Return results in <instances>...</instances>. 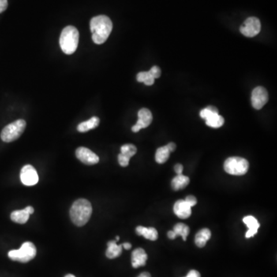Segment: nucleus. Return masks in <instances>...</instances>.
Here are the masks:
<instances>
[{
  "instance_id": "13",
  "label": "nucleus",
  "mask_w": 277,
  "mask_h": 277,
  "mask_svg": "<svg viewBox=\"0 0 277 277\" xmlns=\"http://www.w3.org/2000/svg\"><path fill=\"white\" fill-rule=\"evenodd\" d=\"M192 207H189L185 200H180L176 202L173 207L174 214L180 219H187L192 214Z\"/></svg>"
},
{
  "instance_id": "32",
  "label": "nucleus",
  "mask_w": 277,
  "mask_h": 277,
  "mask_svg": "<svg viewBox=\"0 0 277 277\" xmlns=\"http://www.w3.org/2000/svg\"><path fill=\"white\" fill-rule=\"evenodd\" d=\"M167 236L170 240H175L177 238V236H176L175 233L173 231L168 232Z\"/></svg>"
},
{
  "instance_id": "26",
  "label": "nucleus",
  "mask_w": 277,
  "mask_h": 277,
  "mask_svg": "<svg viewBox=\"0 0 277 277\" xmlns=\"http://www.w3.org/2000/svg\"><path fill=\"white\" fill-rule=\"evenodd\" d=\"M150 74L152 75L154 79H156V78H159L161 76V69H159V66H154V67L151 68L150 71Z\"/></svg>"
},
{
  "instance_id": "36",
  "label": "nucleus",
  "mask_w": 277,
  "mask_h": 277,
  "mask_svg": "<svg viewBox=\"0 0 277 277\" xmlns=\"http://www.w3.org/2000/svg\"><path fill=\"white\" fill-rule=\"evenodd\" d=\"M119 240H120V237H117V238H116V241L118 242Z\"/></svg>"
},
{
  "instance_id": "28",
  "label": "nucleus",
  "mask_w": 277,
  "mask_h": 277,
  "mask_svg": "<svg viewBox=\"0 0 277 277\" xmlns=\"http://www.w3.org/2000/svg\"><path fill=\"white\" fill-rule=\"evenodd\" d=\"M7 0H0V13H3L5 9H7Z\"/></svg>"
},
{
  "instance_id": "4",
  "label": "nucleus",
  "mask_w": 277,
  "mask_h": 277,
  "mask_svg": "<svg viewBox=\"0 0 277 277\" xmlns=\"http://www.w3.org/2000/svg\"><path fill=\"white\" fill-rule=\"evenodd\" d=\"M36 248L31 242H26L22 245L20 249L9 251L8 256L13 261L20 263H28L35 258Z\"/></svg>"
},
{
  "instance_id": "24",
  "label": "nucleus",
  "mask_w": 277,
  "mask_h": 277,
  "mask_svg": "<svg viewBox=\"0 0 277 277\" xmlns=\"http://www.w3.org/2000/svg\"><path fill=\"white\" fill-rule=\"evenodd\" d=\"M137 81L145 83L147 86H152L155 82V79L150 74V72H140L136 76Z\"/></svg>"
},
{
  "instance_id": "30",
  "label": "nucleus",
  "mask_w": 277,
  "mask_h": 277,
  "mask_svg": "<svg viewBox=\"0 0 277 277\" xmlns=\"http://www.w3.org/2000/svg\"><path fill=\"white\" fill-rule=\"evenodd\" d=\"M200 273L196 271V270H190L189 271V274H187V276L185 277H200Z\"/></svg>"
},
{
  "instance_id": "10",
  "label": "nucleus",
  "mask_w": 277,
  "mask_h": 277,
  "mask_svg": "<svg viewBox=\"0 0 277 277\" xmlns=\"http://www.w3.org/2000/svg\"><path fill=\"white\" fill-rule=\"evenodd\" d=\"M20 179L23 185H35L39 182V176L35 168L31 165H26L22 169L20 173Z\"/></svg>"
},
{
  "instance_id": "9",
  "label": "nucleus",
  "mask_w": 277,
  "mask_h": 277,
  "mask_svg": "<svg viewBox=\"0 0 277 277\" xmlns=\"http://www.w3.org/2000/svg\"><path fill=\"white\" fill-rule=\"evenodd\" d=\"M269 100V94L266 89L262 87H257L252 90V105L256 110H260Z\"/></svg>"
},
{
  "instance_id": "11",
  "label": "nucleus",
  "mask_w": 277,
  "mask_h": 277,
  "mask_svg": "<svg viewBox=\"0 0 277 277\" xmlns=\"http://www.w3.org/2000/svg\"><path fill=\"white\" fill-rule=\"evenodd\" d=\"M153 121L152 113L146 108H143L138 113V121L132 127L133 132H137L140 129L148 127Z\"/></svg>"
},
{
  "instance_id": "6",
  "label": "nucleus",
  "mask_w": 277,
  "mask_h": 277,
  "mask_svg": "<svg viewBox=\"0 0 277 277\" xmlns=\"http://www.w3.org/2000/svg\"><path fill=\"white\" fill-rule=\"evenodd\" d=\"M249 166V162L246 159L237 156L228 158L224 162L225 171L234 176L244 175L247 173Z\"/></svg>"
},
{
  "instance_id": "25",
  "label": "nucleus",
  "mask_w": 277,
  "mask_h": 277,
  "mask_svg": "<svg viewBox=\"0 0 277 277\" xmlns=\"http://www.w3.org/2000/svg\"><path fill=\"white\" fill-rule=\"evenodd\" d=\"M137 152V149L132 144H125L121 147V155L126 159H130Z\"/></svg>"
},
{
  "instance_id": "7",
  "label": "nucleus",
  "mask_w": 277,
  "mask_h": 277,
  "mask_svg": "<svg viewBox=\"0 0 277 277\" xmlns=\"http://www.w3.org/2000/svg\"><path fill=\"white\" fill-rule=\"evenodd\" d=\"M200 117L206 120V124L212 128H219L224 124V119L219 115L218 110L214 106H208L201 110Z\"/></svg>"
},
{
  "instance_id": "14",
  "label": "nucleus",
  "mask_w": 277,
  "mask_h": 277,
  "mask_svg": "<svg viewBox=\"0 0 277 277\" xmlns=\"http://www.w3.org/2000/svg\"><path fill=\"white\" fill-rule=\"evenodd\" d=\"M34 213V209L32 207H27L24 210H16L11 214V219L13 222L20 224H24L28 221L30 214Z\"/></svg>"
},
{
  "instance_id": "15",
  "label": "nucleus",
  "mask_w": 277,
  "mask_h": 277,
  "mask_svg": "<svg viewBox=\"0 0 277 277\" xmlns=\"http://www.w3.org/2000/svg\"><path fill=\"white\" fill-rule=\"evenodd\" d=\"M147 252L142 248H138L135 249L132 253V266L133 268L143 267L147 263Z\"/></svg>"
},
{
  "instance_id": "34",
  "label": "nucleus",
  "mask_w": 277,
  "mask_h": 277,
  "mask_svg": "<svg viewBox=\"0 0 277 277\" xmlns=\"http://www.w3.org/2000/svg\"><path fill=\"white\" fill-rule=\"evenodd\" d=\"M151 277V275H150V274H149V273L144 272V273H142V274H140V275L139 276V277Z\"/></svg>"
},
{
  "instance_id": "21",
  "label": "nucleus",
  "mask_w": 277,
  "mask_h": 277,
  "mask_svg": "<svg viewBox=\"0 0 277 277\" xmlns=\"http://www.w3.org/2000/svg\"><path fill=\"white\" fill-rule=\"evenodd\" d=\"M99 124V119L96 117H92L90 120L81 123L77 126V130L80 132H86L90 129H95Z\"/></svg>"
},
{
  "instance_id": "17",
  "label": "nucleus",
  "mask_w": 277,
  "mask_h": 277,
  "mask_svg": "<svg viewBox=\"0 0 277 277\" xmlns=\"http://www.w3.org/2000/svg\"><path fill=\"white\" fill-rule=\"evenodd\" d=\"M136 232L137 235L143 236L144 238L147 239V240L155 241L158 239L157 230L154 227L147 228L143 227V226H137Z\"/></svg>"
},
{
  "instance_id": "12",
  "label": "nucleus",
  "mask_w": 277,
  "mask_h": 277,
  "mask_svg": "<svg viewBox=\"0 0 277 277\" xmlns=\"http://www.w3.org/2000/svg\"><path fill=\"white\" fill-rule=\"evenodd\" d=\"M76 157L86 165H95L99 161V156L86 147H79L76 151Z\"/></svg>"
},
{
  "instance_id": "31",
  "label": "nucleus",
  "mask_w": 277,
  "mask_h": 277,
  "mask_svg": "<svg viewBox=\"0 0 277 277\" xmlns=\"http://www.w3.org/2000/svg\"><path fill=\"white\" fill-rule=\"evenodd\" d=\"M166 147H167L168 150H170V152L172 153L176 150L177 146H176V144L174 143H170L169 144L166 145Z\"/></svg>"
},
{
  "instance_id": "1",
  "label": "nucleus",
  "mask_w": 277,
  "mask_h": 277,
  "mask_svg": "<svg viewBox=\"0 0 277 277\" xmlns=\"http://www.w3.org/2000/svg\"><path fill=\"white\" fill-rule=\"evenodd\" d=\"M90 30L92 32V39L95 44L104 43L110 36L113 30V23L106 16H98L92 18L90 21Z\"/></svg>"
},
{
  "instance_id": "19",
  "label": "nucleus",
  "mask_w": 277,
  "mask_h": 277,
  "mask_svg": "<svg viewBox=\"0 0 277 277\" xmlns=\"http://www.w3.org/2000/svg\"><path fill=\"white\" fill-rule=\"evenodd\" d=\"M211 237V232L207 228L202 229L201 230L196 233V237H195V243L198 247H204L205 245L207 244V241L210 240Z\"/></svg>"
},
{
  "instance_id": "27",
  "label": "nucleus",
  "mask_w": 277,
  "mask_h": 277,
  "mask_svg": "<svg viewBox=\"0 0 277 277\" xmlns=\"http://www.w3.org/2000/svg\"><path fill=\"white\" fill-rule=\"evenodd\" d=\"M184 200L187 203V204L190 207H194V206H196V203H197L196 198L193 196H188L187 197L185 198V200Z\"/></svg>"
},
{
  "instance_id": "8",
  "label": "nucleus",
  "mask_w": 277,
  "mask_h": 277,
  "mask_svg": "<svg viewBox=\"0 0 277 277\" xmlns=\"http://www.w3.org/2000/svg\"><path fill=\"white\" fill-rule=\"evenodd\" d=\"M261 30V23L256 17H249L246 20L241 27L240 32L246 37H254L260 33Z\"/></svg>"
},
{
  "instance_id": "20",
  "label": "nucleus",
  "mask_w": 277,
  "mask_h": 277,
  "mask_svg": "<svg viewBox=\"0 0 277 277\" xmlns=\"http://www.w3.org/2000/svg\"><path fill=\"white\" fill-rule=\"evenodd\" d=\"M189 184V177H185V176L177 175V177H174L173 180H172L171 185L172 188L173 190L177 191L180 189H184V188L186 187Z\"/></svg>"
},
{
  "instance_id": "23",
  "label": "nucleus",
  "mask_w": 277,
  "mask_h": 277,
  "mask_svg": "<svg viewBox=\"0 0 277 277\" xmlns=\"http://www.w3.org/2000/svg\"><path fill=\"white\" fill-rule=\"evenodd\" d=\"M173 232L175 233L177 237H182L184 241H185V240H186V237H188V235H189V227L186 226V225L184 224V223H177V224L174 226Z\"/></svg>"
},
{
  "instance_id": "5",
  "label": "nucleus",
  "mask_w": 277,
  "mask_h": 277,
  "mask_svg": "<svg viewBox=\"0 0 277 277\" xmlns=\"http://www.w3.org/2000/svg\"><path fill=\"white\" fill-rule=\"evenodd\" d=\"M27 123L25 120H18L12 123L6 125L2 132L1 139L5 143H11L15 141L20 137L23 132L25 130Z\"/></svg>"
},
{
  "instance_id": "3",
  "label": "nucleus",
  "mask_w": 277,
  "mask_h": 277,
  "mask_svg": "<svg viewBox=\"0 0 277 277\" xmlns=\"http://www.w3.org/2000/svg\"><path fill=\"white\" fill-rule=\"evenodd\" d=\"M80 33L76 27L69 26L62 30L60 38L61 50L67 55H71L76 52L79 44Z\"/></svg>"
},
{
  "instance_id": "22",
  "label": "nucleus",
  "mask_w": 277,
  "mask_h": 277,
  "mask_svg": "<svg viewBox=\"0 0 277 277\" xmlns=\"http://www.w3.org/2000/svg\"><path fill=\"white\" fill-rule=\"evenodd\" d=\"M170 150H168L166 146L160 147L156 150V153H155V161L159 164L165 163L170 157Z\"/></svg>"
},
{
  "instance_id": "35",
  "label": "nucleus",
  "mask_w": 277,
  "mask_h": 277,
  "mask_svg": "<svg viewBox=\"0 0 277 277\" xmlns=\"http://www.w3.org/2000/svg\"><path fill=\"white\" fill-rule=\"evenodd\" d=\"M65 277H76L75 276L72 275V274H68V275L65 276Z\"/></svg>"
},
{
  "instance_id": "2",
  "label": "nucleus",
  "mask_w": 277,
  "mask_h": 277,
  "mask_svg": "<svg viewBox=\"0 0 277 277\" xmlns=\"http://www.w3.org/2000/svg\"><path fill=\"white\" fill-rule=\"evenodd\" d=\"M92 213V205L86 199H79L70 209V218L77 226H83L90 220Z\"/></svg>"
},
{
  "instance_id": "16",
  "label": "nucleus",
  "mask_w": 277,
  "mask_h": 277,
  "mask_svg": "<svg viewBox=\"0 0 277 277\" xmlns=\"http://www.w3.org/2000/svg\"><path fill=\"white\" fill-rule=\"evenodd\" d=\"M243 221L248 227V231L246 233V237L250 238V237H254L260 228V223L258 222L257 219L253 217L252 215H247L244 218Z\"/></svg>"
},
{
  "instance_id": "29",
  "label": "nucleus",
  "mask_w": 277,
  "mask_h": 277,
  "mask_svg": "<svg viewBox=\"0 0 277 277\" xmlns=\"http://www.w3.org/2000/svg\"><path fill=\"white\" fill-rule=\"evenodd\" d=\"M174 170H175L176 173H177V175H181L183 173V170H184V166L181 164H177L174 167Z\"/></svg>"
},
{
  "instance_id": "33",
  "label": "nucleus",
  "mask_w": 277,
  "mask_h": 277,
  "mask_svg": "<svg viewBox=\"0 0 277 277\" xmlns=\"http://www.w3.org/2000/svg\"><path fill=\"white\" fill-rule=\"evenodd\" d=\"M122 246L125 249H130L132 248V245L129 243H124L122 244Z\"/></svg>"
},
{
  "instance_id": "18",
  "label": "nucleus",
  "mask_w": 277,
  "mask_h": 277,
  "mask_svg": "<svg viewBox=\"0 0 277 277\" xmlns=\"http://www.w3.org/2000/svg\"><path fill=\"white\" fill-rule=\"evenodd\" d=\"M108 248L106 252V256L109 259H115L122 253V245H117L116 240H111L107 244Z\"/></svg>"
}]
</instances>
